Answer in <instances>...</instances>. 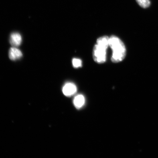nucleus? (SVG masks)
Here are the masks:
<instances>
[{
  "instance_id": "f257e3e1",
  "label": "nucleus",
  "mask_w": 158,
  "mask_h": 158,
  "mask_svg": "<svg viewBox=\"0 0 158 158\" xmlns=\"http://www.w3.org/2000/svg\"><path fill=\"white\" fill-rule=\"evenodd\" d=\"M109 45L112 50V62L118 63L123 60L126 56V50L121 40L115 35H112L109 37Z\"/></svg>"
},
{
  "instance_id": "f03ea898",
  "label": "nucleus",
  "mask_w": 158,
  "mask_h": 158,
  "mask_svg": "<svg viewBox=\"0 0 158 158\" xmlns=\"http://www.w3.org/2000/svg\"><path fill=\"white\" fill-rule=\"evenodd\" d=\"M108 47L96 44L94 47L93 56L95 62L102 64L106 62V50Z\"/></svg>"
},
{
  "instance_id": "7ed1b4c3",
  "label": "nucleus",
  "mask_w": 158,
  "mask_h": 158,
  "mask_svg": "<svg viewBox=\"0 0 158 158\" xmlns=\"http://www.w3.org/2000/svg\"><path fill=\"white\" fill-rule=\"evenodd\" d=\"M63 92L66 96H71L76 93L77 91V87L73 83H67L63 88Z\"/></svg>"
},
{
  "instance_id": "20e7f679",
  "label": "nucleus",
  "mask_w": 158,
  "mask_h": 158,
  "mask_svg": "<svg viewBox=\"0 0 158 158\" xmlns=\"http://www.w3.org/2000/svg\"><path fill=\"white\" fill-rule=\"evenodd\" d=\"M22 41L21 35L18 33H12L10 37V42L14 47H18Z\"/></svg>"
},
{
  "instance_id": "39448f33",
  "label": "nucleus",
  "mask_w": 158,
  "mask_h": 158,
  "mask_svg": "<svg viewBox=\"0 0 158 158\" xmlns=\"http://www.w3.org/2000/svg\"><path fill=\"white\" fill-rule=\"evenodd\" d=\"M9 55L11 60H15L20 59L23 56V54L19 49L13 47L10 49Z\"/></svg>"
},
{
  "instance_id": "423d86ee",
  "label": "nucleus",
  "mask_w": 158,
  "mask_h": 158,
  "mask_svg": "<svg viewBox=\"0 0 158 158\" xmlns=\"http://www.w3.org/2000/svg\"><path fill=\"white\" fill-rule=\"evenodd\" d=\"M73 103L75 107L80 109L84 106L85 103V98L83 95L79 94L75 97Z\"/></svg>"
},
{
  "instance_id": "0eeeda50",
  "label": "nucleus",
  "mask_w": 158,
  "mask_h": 158,
  "mask_svg": "<svg viewBox=\"0 0 158 158\" xmlns=\"http://www.w3.org/2000/svg\"><path fill=\"white\" fill-rule=\"evenodd\" d=\"M138 5L144 9L147 8L151 5L150 0H136Z\"/></svg>"
},
{
  "instance_id": "6e6552de",
  "label": "nucleus",
  "mask_w": 158,
  "mask_h": 158,
  "mask_svg": "<svg viewBox=\"0 0 158 158\" xmlns=\"http://www.w3.org/2000/svg\"><path fill=\"white\" fill-rule=\"evenodd\" d=\"M72 64L74 68H80L82 66V61L79 59L74 58L73 59Z\"/></svg>"
}]
</instances>
